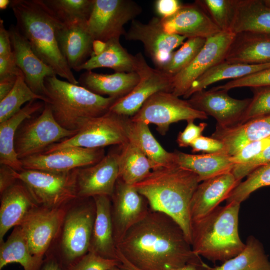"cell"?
I'll return each mask as SVG.
<instances>
[{
	"instance_id": "cell-18",
	"label": "cell",
	"mask_w": 270,
	"mask_h": 270,
	"mask_svg": "<svg viewBox=\"0 0 270 270\" xmlns=\"http://www.w3.org/2000/svg\"><path fill=\"white\" fill-rule=\"evenodd\" d=\"M105 156L104 148L70 147L32 156L21 162L24 170L64 172L94 165Z\"/></svg>"
},
{
	"instance_id": "cell-1",
	"label": "cell",
	"mask_w": 270,
	"mask_h": 270,
	"mask_svg": "<svg viewBox=\"0 0 270 270\" xmlns=\"http://www.w3.org/2000/svg\"><path fill=\"white\" fill-rule=\"evenodd\" d=\"M118 250L119 260L138 270H172L203 262L178 224L151 208L128 232Z\"/></svg>"
},
{
	"instance_id": "cell-32",
	"label": "cell",
	"mask_w": 270,
	"mask_h": 270,
	"mask_svg": "<svg viewBox=\"0 0 270 270\" xmlns=\"http://www.w3.org/2000/svg\"><path fill=\"white\" fill-rule=\"evenodd\" d=\"M175 152L178 165L196 174L201 182L232 172L235 166L231 156L223 153L191 154L178 151Z\"/></svg>"
},
{
	"instance_id": "cell-23",
	"label": "cell",
	"mask_w": 270,
	"mask_h": 270,
	"mask_svg": "<svg viewBox=\"0 0 270 270\" xmlns=\"http://www.w3.org/2000/svg\"><path fill=\"white\" fill-rule=\"evenodd\" d=\"M86 21L62 22L56 30L61 53L70 68L76 72L93 52L94 40L88 32Z\"/></svg>"
},
{
	"instance_id": "cell-24",
	"label": "cell",
	"mask_w": 270,
	"mask_h": 270,
	"mask_svg": "<svg viewBox=\"0 0 270 270\" xmlns=\"http://www.w3.org/2000/svg\"><path fill=\"white\" fill-rule=\"evenodd\" d=\"M25 184L20 180L0 195V243L8 230L20 226L38 208Z\"/></svg>"
},
{
	"instance_id": "cell-25",
	"label": "cell",
	"mask_w": 270,
	"mask_h": 270,
	"mask_svg": "<svg viewBox=\"0 0 270 270\" xmlns=\"http://www.w3.org/2000/svg\"><path fill=\"white\" fill-rule=\"evenodd\" d=\"M270 136V114L230 128L216 126L212 138L222 142L225 154H235L244 146Z\"/></svg>"
},
{
	"instance_id": "cell-35",
	"label": "cell",
	"mask_w": 270,
	"mask_h": 270,
	"mask_svg": "<svg viewBox=\"0 0 270 270\" xmlns=\"http://www.w3.org/2000/svg\"><path fill=\"white\" fill-rule=\"evenodd\" d=\"M122 146L118 156V179L126 184L134 185L148 176L153 166L146 156L133 142L128 140Z\"/></svg>"
},
{
	"instance_id": "cell-7",
	"label": "cell",
	"mask_w": 270,
	"mask_h": 270,
	"mask_svg": "<svg viewBox=\"0 0 270 270\" xmlns=\"http://www.w3.org/2000/svg\"><path fill=\"white\" fill-rule=\"evenodd\" d=\"M78 169L64 172L24 170L17 172L16 176L26 186L38 206L56 209L65 207L78 198Z\"/></svg>"
},
{
	"instance_id": "cell-41",
	"label": "cell",
	"mask_w": 270,
	"mask_h": 270,
	"mask_svg": "<svg viewBox=\"0 0 270 270\" xmlns=\"http://www.w3.org/2000/svg\"><path fill=\"white\" fill-rule=\"evenodd\" d=\"M270 186V163L262 166L241 182L230 193L226 204L236 202L240 204L246 200L254 192L262 188Z\"/></svg>"
},
{
	"instance_id": "cell-20",
	"label": "cell",
	"mask_w": 270,
	"mask_h": 270,
	"mask_svg": "<svg viewBox=\"0 0 270 270\" xmlns=\"http://www.w3.org/2000/svg\"><path fill=\"white\" fill-rule=\"evenodd\" d=\"M8 30L15 61L24 76L26 82L36 94L48 99L45 80L56 74L35 54L16 26H11Z\"/></svg>"
},
{
	"instance_id": "cell-4",
	"label": "cell",
	"mask_w": 270,
	"mask_h": 270,
	"mask_svg": "<svg viewBox=\"0 0 270 270\" xmlns=\"http://www.w3.org/2000/svg\"><path fill=\"white\" fill-rule=\"evenodd\" d=\"M240 204L236 202L218 206L203 219L192 223L191 245L195 254L222 263L245 248L238 231Z\"/></svg>"
},
{
	"instance_id": "cell-10",
	"label": "cell",
	"mask_w": 270,
	"mask_h": 270,
	"mask_svg": "<svg viewBox=\"0 0 270 270\" xmlns=\"http://www.w3.org/2000/svg\"><path fill=\"white\" fill-rule=\"evenodd\" d=\"M142 8L132 0H94L87 21L88 32L94 40L106 42L120 38L124 26L142 12Z\"/></svg>"
},
{
	"instance_id": "cell-19",
	"label": "cell",
	"mask_w": 270,
	"mask_h": 270,
	"mask_svg": "<svg viewBox=\"0 0 270 270\" xmlns=\"http://www.w3.org/2000/svg\"><path fill=\"white\" fill-rule=\"evenodd\" d=\"M118 156V154L110 153L97 164L78 170V198L112 196L119 176Z\"/></svg>"
},
{
	"instance_id": "cell-45",
	"label": "cell",
	"mask_w": 270,
	"mask_h": 270,
	"mask_svg": "<svg viewBox=\"0 0 270 270\" xmlns=\"http://www.w3.org/2000/svg\"><path fill=\"white\" fill-rule=\"evenodd\" d=\"M266 86H270V68L244 78L232 80L224 85L214 88L229 91L236 88Z\"/></svg>"
},
{
	"instance_id": "cell-47",
	"label": "cell",
	"mask_w": 270,
	"mask_h": 270,
	"mask_svg": "<svg viewBox=\"0 0 270 270\" xmlns=\"http://www.w3.org/2000/svg\"><path fill=\"white\" fill-rule=\"evenodd\" d=\"M270 146V136L250 142L241 148L231 156V160L236 165L246 162L256 156Z\"/></svg>"
},
{
	"instance_id": "cell-48",
	"label": "cell",
	"mask_w": 270,
	"mask_h": 270,
	"mask_svg": "<svg viewBox=\"0 0 270 270\" xmlns=\"http://www.w3.org/2000/svg\"><path fill=\"white\" fill-rule=\"evenodd\" d=\"M208 126L204 122L199 125L194 124V121L188 122V125L183 132H180L177 138V143L180 148L190 146L192 143L200 136Z\"/></svg>"
},
{
	"instance_id": "cell-29",
	"label": "cell",
	"mask_w": 270,
	"mask_h": 270,
	"mask_svg": "<svg viewBox=\"0 0 270 270\" xmlns=\"http://www.w3.org/2000/svg\"><path fill=\"white\" fill-rule=\"evenodd\" d=\"M225 61L248 64L270 63V36L252 33L236 34Z\"/></svg>"
},
{
	"instance_id": "cell-52",
	"label": "cell",
	"mask_w": 270,
	"mask_h": 270,
	"mask_svg": "<svg viewBox=\"0 0 270 270\" xmlns=\"http://www.w3.org/2000/svg\"><path fill=\"white\" fill-rule=\"evenodd\" d=\"M16 171L9 166L0 164V194H2L18 180L16 176Z\"/></svg>"
},
{
	"instance_id": "cell-36",
	"label": "cell",
	"mask_w": 270,
	"mask_h": 270,
	"mask_svg": "<svg viewBox=\"0 0 270 270\" xmlns=\"http://www.w3.org/2000/svg\"><path fill=\"white\" fill-rule=\"evenodd\" d=\"M43 260L32 254L20 226L14 228L6 242L0 243V270L14 263L20 264L24 270H37Z\"/></svg>"
},
{
	"instance_id": "cell-8",
	"label": "cell",
	"mask_w": 270,
	"mask_h": 270,
	"mask_svg": "<svg viewBox=\"0 0 270 270\" xmlns=\"http://www.w3.org/2000/svg\"><path fill=\"white\" fill-rule=\"evenodd\" d=\"M128 118L110 111L103 116L88 118L76 134L51 145L44 153L70 147L100 148L114 145L122 146L128 141L126 132Z\"/></svg>"
},
{
	"instance_id": "cell-11",
	"label": "cell",
	"mask_w": 270,
	"mask_h": 270,
	"mask_svg": "<svg viewBox=\"0 0 270 270\" xmlns=\"http://www.w3.org/2000/svg\"><path fill=\"white\" fill-rule=\"evenodd\" d=\"M172 92H160L150 97L130 120L155 124L162 136L166 134L170 126L182 120H205L208 116L194 109L188 102Z\"/></svg>"
},
{
	"instance_id": "cell-43",
	"label": "cell",
	"mask_w": 270,
	"mask_h": 270,
	"mask_svg": "<svg viewBox=\"0 0 270 270\" xmlns=\"http://www.w3.org/2000/svg\"><path fill=\"white\" fill-rule=\"evenodd\" d=\"M250 88L254 96L239 124L270 114V86Z\"/></svg>"
},
{
	"instance_id": "cell-22",
	"label": "cell",
	"mask_w": 270,
	"mask_h": 270,
	"mask_svg": "<svg viewBox=\"0 0 270 270\" xmlns=\"http://www.w3.org/2000/svg\"><path fill=\"white\" fill-rule=\"evenodd\" d=\"M164 30L170 34L208 39L221 31L196 3L182 5L173 16L161 19Z\"/></svg>"
},
{
	"instance_id": "cell-60",
	"label": "cell",
	"mask_w": 270,
	"mask_h": 270,
	"mask_svg": "<svg viewBox=\"0 0 270 270\" xmlns=\"http://www.w3.org/2000/svg\"><path fill=\"white\" fill-rule=\"evenodd\" d=\"M110 270H124L120 268V267H119V266H115L112 268V269Z\"/></svg>"
},
{
	"instance_id": "cell-2",
	"label": "cell",
	"mask_w": 270,
	"mask_h": 270,
	"mask_svg": "<svg viewBox=\"0 0 270 270\" xmlns=\"http://www.w3.org/2000/svg\"><path fill=\"white\" fill-rule=\"evenodd\" d=\"M200 182L196 174L176 166L152 170L132 186L147 200L152 210L164 212L176 220L191 244L190 203Z\"/></svg>"
},
{
	"instance_id": "cell-12",
	"label": "cell",
	"mask_w": 270,
	"mask_h": 270,
	"mask_svg": "<svg viewBox=\"0 0 270 270\" xmlns=\"http://www.w3.org/2000/svg\"><path fill=\"white\" fill-rule=\"evenodd\" d=\"M134 58L139 82L129 94L116 101L110 110L128 118L134 116L154 94L160 92L172 93L174 90V76L150 67L141 53L135 56Z\"/></svg>"
},
{
	"instance_id": "cell-44",
	"label": "cell",
	"mask_w": 270,
	"mask_h": 270,
	"mask_svg": "<svg viewBox=\"0 0 270 270\" xmlns=\"http://www.w3.org/2000/svg\"><path fill=\"white\" fill-rule=\"evenodd\" d=\"M120 260L105 258L94 252H89L68 270H110L119 266Z\"/></svg>"
},
{
	"instance_id": "cell-31",
	"label": "cell",
	"mask_w": 270,
	"mask_h": 270,
	"mask_svg": "<svg viewBox=\"0 0 270 270\" xmlns=\"http://www.w3.org/2000/svg\"><path fill=\"white\" fill-rule=\"evenodd\" d=\"M230 32L270 36V8L262 0H236Z\"/></svg>"
},
{
	"instance_id": "cell-6",
	"label": "cell",
	"mask_w": 270,
	"mask_h": 270,
	"mask_svg": "<svg viewBox=\"0 0 270 270\" xmlns=\"http://www.w3.org/2000/svg\"><path fill=\"white\" fill-rule=\"evenodd\" d=\"M96 212L94 198H78L70 202L46 254L54 256L68 270L78 262L89 252Z\"/></svg>"
},
{
	"instance_id": "cell-38",
	"label": "cell",
	"mask_w": 270,
	"mask_h": 270,
	"mask_svg": "<svg viewBox=\"0 0 270 270\" xmlns=\"http://www.w3.org/2000/svg\"><path fill=\"white\" fill-rule=\"evenodd\" d=\"M48 102L46 98L33 92L27 85L24 74L18 76L14 88L0 102V123L8 120L21 110L26 102L33 100Z\"/></svg>"
},
{
	"instance_id": "cell-21",
	"label": "cell",
	"mask_w": 270,
	"mask_h": 270,
	"mask_svg": "<svg viewBox=\"0 0 270 270\" xmlns=\"http://www.w3.org/2000/svg\"><path fill=\"white\" fill-rule=\"evenodd\" d=\"M202 182L196 188L190 203L192 223L203 219L220 206L242 182L230 172Z\"/></svg>"
},
{
	"instance_id": "cell-59",
	"label": "cell",
	"mask_w": 270,
	"mask_h": 270,
	"mask_svg": "<svg viewBox=\"0 0 270 270\" xmlns=\"http://www.w3.org/2000/svg\"><path fill=\"white\" fill-rule=\"evenodd\" d=\"M264 4L268 8H270V0H262Z\"/></svg>"
},
{
	"instance_id": "cell-39",
	"label": "cell",
	"mask_w": 270,
	"mask_h": 270,
	"mask_svg": "<svg viewBox=\"0 0 270 270\" xmlns=\"http://www.w3.org/2000/svg\"><path fill=\"white\" fill-rule=\"evenodd\" d=\"M47 6L62 22L76 20L87 22L94 0H44Z\"/></svg>"
},
{
	"instance_id": "cell-49",
	"label": "cell",
	"mask_w": 270,
	"mask_h": 270,
	"mask_svg": "<svg viewBox=\"0 0 270 270\" xmlns=\"http://www.w3.org/2000/svg\"><path fill=\"white\" fill-rule=\"evenodd\" d=\"M194 153L204 152L207 154H225V147L220 140L212 137L202 135L196 140L191 144Z\"/></svg>"
},
{
	"instance_id": "cell-54",
	"label": "cell",
	"mask_w": 270,
	"mask_h": 270,
	"mask_svg": "<svg viewBox=\"0 0 270 270\" xmlns=\"http://www.w3.org/2000/svg\"><path fill=\"white\" fill-rule=\"evenodd\" d=\"M37 270H68L52 255L46 254Z\"/></svg>"
},
{
	"instance_id": "cell-33",
	"label": "cell",
	"mask_w": 270,
	"mask_h": 270,
	"mask_svg": "<svg viewBox=\"0 0 270 270\" xmlns=\"http://www.w3.org/2000/svg\"><path fill=\"white\" fill-rule=\"evenodd\" d=\"M270 68V63L248 64L224 61L216 65L196 80L184 96L189 98L194 94L204 90L208 86L226 80H238Z\"/></svg>"
},
{
	"instance_id": "cell-37",
	"label": "cell",
	"mask_w": 270,
	"mask_h": 270,
	"mask_svg": "<svg viewBox=\"0 0 270 270\" xmlns=\"http://www.w3.org/2000/svg\"><path fill=\"white\" fill-rule=\"evenodd\" d=\"M210 270H270V261L262 244L255 237H248L244 250L235 257Z\"/></svg>"
},
{
	"instance_id": "cell-58",
	"label": "cell",
	"mask_w": 270,
	"mask_h": 270,
	"mask_svg": "<svg viewBox=\"0 0 270 270\" xmlns=\"http://www.w3.org/2000/svg\"><path fill=\"white\" fill-rule=\"evenodd\" d=\"M11 0H0V8L1 10H6L8 6H10Z\"/></svg>"
},
{
	"instance_id": "cell-5",
	"label": "cell",
	"mask_w": 270,
	"mask_h": 270,
	"mask_svg": "<svg viewBox=\"0 0 270 270\" xmlns=\"http://www.w3.org/2000/svg\"><path fill=\"white\" fill-rule=\"evenodd\" d=\"M47 98L53 116L64 128L78 131L88 118L108 113L118 100L104 97L86 88L68 81L56 75L46 78Z\"/></svg>"
},
{
	"instance_id": "cell-17",
	"label": "cell",
	"mask_w": 270,
	"mask_h": 270,
	"mask_svg": "<svg viewBox=\"0 0 270 270\" xmlns=\"http://www.w3.org/2000/svg\"><path fill=\"white\" fill-rule=\"evenodd\" d=\"M228 92L214 88L194 94L188 102L194 109L213 117L217 122L216 126L230 128L240 123L252 98L237 100Z\"/></svg>"
},
{
	"instance_id": "cell-56",
	"label": "cell",
	"mask_w": 270,
	"mask_h": 270,
	"mask_svg": "<svg viewBox=\"0 0 270 270\" xmlns=\"http://www.w3.org/2000/svg\"><path fill=\"white\" fill-rule=\"evenodd\" d=\"M18 76H10L0 80V102L3 100L12 90L16 84Z\"/></svg>"
},
{
	"instance_id": "cell-13",
	"label": "cell",
	"mask_w": 270,
	"mask_h": 270,
	"mask_svg": "<svg viewBox=\"0 0 270 270\" xmlns=\"http://www.w3.org/2000/svg\"><path fill=\"white\" fill-rule=\"evenodd\" d=\"M235 35L230 31L220 32L208 38L194 60L174 76L172 94L178 97L184 96L196 80L224 61Z\"/></svg>"
},
{
	"instance_id": "cell-16",
	"label": "cell",
	"mask_w": 270,
	"mask_h": 270,
	"mask_svg": "<svg viewBox=\"0 0 270 270\" xmlns=\"http://www.w3.org/2000/svg\"><path fill=\"white\" fill-rule=\"evenodd\" d=\"M68 206L56 209L38 207L20 226L32 256L44 259L60 231Z\"/></svg>"
},
{
	"instance_id": "cell-46",
	"label": "cell",
	"mask_w": 270,
	"mask_h": 270,
	"mask_svg": "<svg viewBox=\"0 0 270 270\" xmlns=\"http://www.w3.org/2000/svg\"><path fill=\"white\" fill-rule=\"evenodd\" d=\"M270 163V146L248 162L236 165L232 173L240 181L256 168Z\"/></svg>"
},
{
	"instance_id": "cell-3",
	"label": "cell",
	"mask_w": 270,
	"mask_h": 270,
	"mask_svg": "<svg viewBox=\"0 0 270 270\" xmlns=\"http://www.w3.org/2000/svg\"><path fill=\"white\" fill-rule=\"evenodd\" d=\"M10 6L16 20V28L38 57L50 67L56 76L78 85V81L61 53L57 42L56 30L62 22L44 0H12Z\"/></svg>"
},
{
	"instance_id": "cell-51",
	"label": "cell",
	"mask_w": 270,
	"mask_h": 270,
	"mask_svg": "<svg viewBox=\"0 0 270 270\" xmlns=\"http://www.w3.org/2000/svg\"><path fill=\"white\" fill-rule=\"evenodd\" d=\"M22 72L16 64L14 54L9 56H0V80L18 76Z\"/></svg>"
},
{
	"instance_id": "cell-9",
	"label": "cell",
	"mask_w": 270,
	"mask_h": 270,
	"mask_svg": "<svg viewBox=\"0 0 270 270\" xmlns=\"http://www.w3.org/2000/svg\"><path fill=\"white\" fill-rule=\"evenodd\" d=\"M78 131L62 128L54 118L48 104L45 102L40 115L26 120L18 128L14 148L20 160L44 153L51 145L74 136Z\"/></svg>"
},
{
	"instance_id": "cell-30",
	"label": "cell",
	"mask_w": 270,
	"mask_h": 270,
	"mask_svg": "<svg viewBox=\"0 0 270 270\" xmlns=\"http://www.w3.org/2000/svg\"><path fill=\"white\" fill-rule=\"evenodd\" d=\"M128 140L134 144L151 162L153 170L178 166L175 152L164 150L154 136L148 125L133 122L129 118L126 123Z\"/></svg>"
},
{
	"instance_id": "cell-57",
	"label": "cell",
	"mask_w": 270,
	"mask_h": 270,
	"mask_svg": "<svg viewBox=\"0 0 270 270\" xmlns=\"http://www.w3.org/2000/svg\"><path fill=\"white\" fill-rule=\"evenodd\" d=\"M106 42L100 40H94L93 42V52L92 56H98L105 49Z\"/></svg>"
},
{
	"instance_id": "cell-55",
	"label": "cell",
	"mask_w": 270,
	"mask_h": 270,
	"mask_svg": "<svg viewBox=\"0 0 270 270\" xmlns=\"http://www.w3.org/2000/svg\"><path fill=\"white\" fill-rule=\"evenodd\" d=\"M120 261L121 262V264L119 266V267L124 270H138L128 263L126 260L122 258H120ZM172 270H210L206 266V264L204 262L201 264H187L184 266L178 268L176 269Z\"/></svg>"
},
{
	"instance_id": "cell-34",
	"label": "cell",
	"mask_w": 270,
	"mask_h": 270,
	"mask_svg": "<svg viewBox=\"0 0 270 270\" xmlns=\"http://www.w3.org/2000/svg\"><path fill=\"white\" fill-rule=\"evenodd\" d=\"M120 38H113L106 42L104 50L99 55L92 56L77 72L105 68L112 69L116 72H136L134 56L122 46Z\"/></svg>"
},
{
	"instance_id": "cell-27",
	"label": "cell",
	"mask_w": 270,
	"mask_h": 270,
	"mask_svg": "<svg viewBox=\"0 0 270 270\" xmlns=\"http://www.w3.org/2000/svg\"><path fill=\"white\" fill-rule=\"evenodd\" d=\"M94 198L96 212L89 251L105 258L120 260L114 238L110 197L102 196Z\"/></svg>"
},
{
	"instance_id": "cell-42",
	"label": "cell",
	"mask_w": 270,
	"mask_h": 270,
	"mask_svg": "<svg viewBox=\"0 0 270 270\" xmlns=\"http://www.w3.org/2000/svg\"><path fill=\"white\" fill-rule=\"evenodd\" d=\"M221 32L230 31L234 17L236 0H197Z\"/></svg>"
},
{
	"instance_id": "cell-28",
	"label": "cell",
	"mask_w": 270,
	"mask_h": 270,
	"mask_svg": "<svg viewBox=\"0 0 270 270\" xmlns=\"http://www.w3.org/2000/svg\"><path fill=\"white\" fill-rule=\"evenodd\" d=\"M139 80L136 72L105 74L91 70L82 74L78 81L80 86L94 94L119 100L129 94Z\"/></svg>"
},
{
	"instance_id": "cell-40",
	"label": "cell",
	"mask_w": 270,
	"mask_h": 270,
	"mask_svg": "<svg viewBox=\"0 0 270 270\" xmlns=\"http://www.w3.org/2000/svg\"><path fill=\"white\" fill-rule=\"evenodd\" d=\"M206 40L200 38H188L180 49L172 53L169 60L160 70L174 76L194 60L204 46Z\"/></svg>"
},
{
	"instance_id": "cell-14",
	"label": "cell",
	"mask_w": 270,
	"mask_h": 270,
	"mask_svg": "<svg viewBox=\"0 0 270 270\" xmlns=\"http://www.w3.org/2000/svg\"><path fill=\"white\" fill-rule=\"evenodd\" d=\"M111 200V214L118 248L128 232L150 210L147 200L132 185L118 179Z\"/></svg>"
},
{
	"instance_id": "cell-26",
	"label": "cell",
	"mask_w": 270,
	"mask_h": 270,
	"mask_svg": "<svg viewBox=\"0 0 270 270\" xmlns=\"http://www.w3.org/2000/svg\"><path fill=\"white\" fill-rule=\"evenodd\" d=\"M44 106L43 101H32L12 117L0 123V164L9 166L18 172L24 170L15 150L16 133L24 121L42 110Z\"/></svg>"
},
{
	"instance_id": "cell-15",
	"label": "cell",
	"mask_w": 270,
	"mask_h": 270,
	"mask_svg": "<svg viewBox=\"0 0 270 270\" xmlns=\"http://www.w3.org/2000/svg\"><path fill=\"white\" fill-rule=\"evenodd\" d=\"M124 36L127 40L141 42L159 70L169 60L173 51L186 39L184 36L167 33L162 26L161 18L156 17L153 18L146 24L132 20Z\"/></svg>"
},
{
	"instance_id": "cell-50",
	"label": "cell",
	"mask_w": 270,
	"mask_h": 270,
	"mask_svg": "<svg viewBox=\"0 0 270 270\" xmlns=\"http://www.w3.org/2000/svg\"><path fill=\"white\" fill-rule=\"evenodd\" d=\"M182 4L178 0H158L154 8L161 19L171 16L180 10Z\"/></svg>"
},
{
	"instance_id": "cell-53",
	"label": "cell",
	"mask_w": 270,
	"mask_h": 270,
	"mask_svg": "<svg viewBox=\"0 0 270 270\" xmlns=\"http://www.w3.org/2000/svg\"><path fill=\"white\" fill-rule=\"evenodd\" d=\"M13 54L10 34L4 26V20L0 19V56H6Z\"/></svg>"
}]
</instances>
